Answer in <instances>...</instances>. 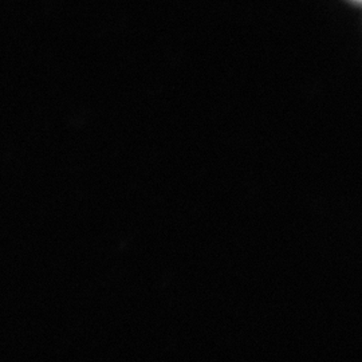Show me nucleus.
<instances>
[{"mask_svg": "<svg viewBox=\"0 0 362 362\" xmlns=\"http://www.w3.org/2000/svg\"><path fill=\"white\" fill-rule=\"evenodd\" d=\"M353 1H361V0H353Z\"/></svg>", "mask_w": 362, "mask_h": 362, "instance_id": "f257e3e1", "label": "nucleus"}]
</instances>
